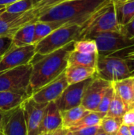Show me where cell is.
Wrapping results in <instances>:
<instances>
[{
  "label": "cell",
  "mask_w": 134,
  "mask_h": 135,
  "mask_svg": "<svg viewBox=\"0 0 134 135\" xmlns=\"http://www.w3.org/2000/svg\"><path fill=\"white\" fill-rule=\"evenodd\" d=\"M74 42L45 55L36 54L31 62L32 73L27 90L30 97L34 92L50 83L65 71L68 66L70 53L73 50Z\"/></svg>",
  "instance_id": "1"
},
{
  "label": "cell",
  "mask_w": 134,
  "mask_h": 135,
  "mask_svg": "<svg viewBox=\"0 0 134 135\" xmlns=\"http://www.w3.org/2000/svg\"><path fill=\"white\" fill-rule=\"evenodd\" d=\"M107 0H66L39 13L38 21L81 26Z\"/></svg>",
  "instance_id": "2"
},
{
  "label": "cell",
  "mask_w": 134,
  "mask_h": 135,
  "mask_svg": "<svg viewBox=\"0 0 134 135\" xmlns=\"http://www.w3.org/2000/svg\"><path fill=\"white\" fill-rule=\"evenodd\" d=\"M122 32V28L118 24L115 2L107 0L81 25V39H90L92 36L104 32Z\"/></svg>",
  "instance_id": "3"
},
{
  "label": "cell",
  "mask_w": 134,
  "mask_h": 135,
  "mask_svg": "<svg viewBox=\"0 0 134 135\" xmlns=\"http://www.w3.org/2000/svg\"><path fill=\"white\" fill-rule=\"evenodd\" d=\"M81 26L77 25H65L53 31L37 43L35 45L36 54L45 55L58 50L71 42L79 40L81 39Z\"/></svg>",
  "instance_id": "4"
},
{
  "label": "cell",
  "mask_w": 134,
  "mask_h": 135,
  "mask_svg": "<svg viewBox=\"0 0 134 135\" xmlns=\"http://www.w3.org/2000/svg\"><path fill=\"white\" fill-rule=\"evenodd\" d=\"M96 77L111 83L131 76L127 62L117 55H98L96 62Z\"/></svg>",
  "instance_id": "5"
},
{
  "label": "cell",
  "mask_w": 134,
  "mask_h": 135,
  "mask_svg": "<svg viewBox=\"0 0 134 135\" xmlns=\"http://www.w3.org/2000/svg\"><path fill=\"white\" fill-rule=\"evenodd\" d=\"M96 41L98 55H118L134 47V40H130L122 32H104L92 36Z\"/></svg>",
  "instance_id": "6"
},
{
  "label": "cell",
  "mask_w": 134,
  "mask_h": 135,
  "mask_svg": "<svg viewBox=\"0 0 134 135\" xmlns=\"http://www.w3.org/2000/svg\"><path fill=\"white\" fill-rule=\"evenodd\" d=\"M31 73V63L0 72V91H27Z\"/></svg>",
  "instance_id": "7"
},
{
  "label": "cell",
  "mask_w": 134,
  "mask_h": 135,
  "mask_svg": "<svg viewBox=\"0 0 134 135\" xmlns=\"http://www.w3.org/2000/svg\"><path fill=\"white\" fill-rule=\"evenodd\" d=\"M6 8V7H5ZM39 10L33 8L21 15H12L5 12V9L0 10V36L12 37L13 34L22 26L37 21Z\"/></svg>",
  "instance_id": "8"
},
{
  "label": "cell",
  "mask_w": 134,
  "mask_h": 135,
  "mask_svg": "<svg viewBox=\"0 0 134 135\" xmlns=\"http://www.w3.org/2000/svg\"><path fill=\"white\" fill-rule=\"evenodd\" d=\"M35 47V44L23 47L11 45L9 49L1 57L0 72L31 63L36 55Z\"/></svg>",
  "instance_id": "9"
},
{
  "label": "cell",
  "mask_w": 134,
  "mask_h": 135,
  "mask_svg": "<svg viewBox=\"0 0 134 135\" xmlns=\"http://www.w3.org/2000/svg\"><path fill=\"white\" fill-rule=\"evenodd\" d=\"M111 84L100 78L94 77L84 92L81 105L89 112H96L103 95Z\"/></svg>",
  "instance_id": "10"
},
{
  "label": "cell",
  "mask_w": 134,
  "mask_h": 135,
  "mask_svg": "<svg viewBox=\"0 0 134 135\" xmlns=\"http://www.w3.org/2000/svg\"><path fill=\"white\" fill-rule=\"evenodd\" d=\"M2 134L28 135L22 104L13 109L2 113Z\"/></svg>",
  "instance_id": "11"
},
{
  "label": "cell",
  "mask_w": 134,
  "mask_h": 135,
  "mask_svg": "<svg viewBox=\"0 0 134 135\" xmlns=\"http://www.w3.org/2000/svg\"><path fill=\"white\" fill-rule=\"evenodd\" d=\"M93 78L84 81L69 85L61 96L54 101L60 112L69 110L81 104L84 92Z\"/></svg>",
  "instance_id": "12"
},
{
  "label": "cell",
  "mask_w": 134,
  "mask_h": 135,
  "mask_svg": "<svg viewBox=\"0 0 134 135\" xmlns=\"http://www.w3.org/2000/svg\"><path fill=\"white\" fill-rule=\"evenodd\" d=\"M47 105V104L36 102L32 97H28L22 103L28 135H39V129Z\"/></svg>",
  "instance_id": "13"
},
{
  "label": "cell",
  "mask_w": 134,
  "mask_h": 135,
  "mask_svg": "<svg viewBox=\"0 0 134 135\" xmlns=\"http://www.w3.org/2000/svg\"><path fill=\"white\" fill-rule=\"evenodd\" d=\"M69 85L64 72L57 78L34 92L30 97L39 104H48L55 101Z\"/></svg>",
  "instance_id": "14"
},
{
  "label": "cell",
  "mask_w": 134,
  "mask_h": 135,
  "mask_svg": "<svg viewBox=\"0 0 134 135\" xmlns=\"http://www.w3.org/2000/svg\"><path fill=\"white\" fill-rule=\"evenodd\" d=\"M61 127H62L61 112L56 106L54 101L50 102L47 104L44 110L39 129V134L44 133H53Z\"/></svg>",
  "instance_id": "15"
},
{
  "label": "cell",
  "mask_w": 134,
  "mask_h": 135,
  "mask_svg": "<svg viewBox=\"0 0 134 135\" xmlns=\"http://www.w3.org/2000/svg\"><path fill=\"white\" fill-rule=\"evenodd\" d=\"M30 97L26 90L0 91V112L4 113L20 106Z\"/></svg>",
  "instance_id": "16"
},
{
  "label": "cell",
  "mask_w": 134,
  "mask_h": 135,
  "mask_svg": "<svg viewBox=\"0 0 134 135\" xmlns=\"http://www.w3.org/2000/svg\"><path fill=\"white\" fill-rule=\"evenodd\" d=\"M64 74L68 84L73 85L96 77V70L82 66H67Z\"/></svg>",
  "instance_id": "17"
},
{
  "label": "cell",
  "mask_w": 134,
  "mask_h": 135,
  "mask_svg": "<svg viewBox=\"0 0 134 135\" xmlns=\"http://www.w3.org/2000/svg\"><path fill=\"white\" fill-rule=\"evenodd\" d=\"M113 85L125 104L130 108L134 102V76L114 82Z\"/></svg>",
  "instance_id": "18"
},
{
  "label": "cell",
  "mask_w": 134,
  "mask_h": 135,
  "mask_svg": "<svg viewBox=\"0 0 134 135\" xmlns=\"http://www.w3.org/2000/svg\"><path fill=\"white\" fill-rule=\"evenodd\" d=\"M36 22V21L28 23L20 28L12 36V45L15 47H23L34 44Z\"/></svg>",
  "instance_id": "19"
},
{
  "label": "cell",
  "mask_w": 134,
  "mask_h": 135,
  "mask_svg": "<svg viewBox=\"0 0 134 135\" xmlns=\"http://www.w3.org/2000/svg\"><path fill=\"white\" fill-rule=\"evenodd\" d=\"M116 16L122 28L134 19V0H124L115 2Z\"/></svg>",
  "instance_id": "20"
},
{
  "label": "cell",
  "mask_w": 134,
  "mask_h": 135,
  "mask_svg": "<svg viewBox=\"0 0 134 135\" xmlns=\"http://www.w3.org/2000/svg\"><path fill=\"white\" fill-rule=\"evenodd\" d=\"M90 112L85 109L82 105L70 108L69 110L61 112L62 119V127L68 129L74 126L82 118H84Z\"/></svg>",
  "instance_id": "21"
},
{
  "label": "cell",
  "mask_w": 134,
  "mask_h": 135,
  "mask_svg": "<svg viewBox=\"0 0 134 135\" xmlns=\"http://www.w3.org/2000/svg\"><path fill=\"white\" fill-rule=\"evenodd\" d=\"M98 53L84 54L75 51L70 53L68 58V66H82L91 68L96 67Z\"/></svg>",
  "instance_id": "22"
},
{
  "label": "cell",
  "mask_w": 134,
  "mask_h": 135,
  "mask_svg": "<svg viewBox=\"0 0 134 135\" xmlns=\"http://www.w3.org/2000/svg\"><path fill=\"white\" fill-rule=\"evenodd\" d=\"M67 25L62 22L58 21H37L35 25V35H34V42L36 45L40 40L44 39L49 34L57 28Z\"/></svg>",
  "instance_id": "23"
},
{
  "label": "cell",
  "mask_w": 134,
  "mask_h": 135,
  "mask_svg": "<svg viewBox=\"0 0 134 135\" xmlns=\"http://www.w3.org/2000/svg\"><path fill=\"white\" fill-rule=\"evenodd\" d=\"M106 116V115L97 112H90L84 118H82L79 122H77L74 126L69 128V131L74 132L84 128L100 125L102 119Z\"/></svg>",
  "instance_id": "24"
},
{
  "label": "cell",
  "mask_w": 134,
  "mask_h": 135,
  "mask_svg": "<svg viewBox=\"0 0 134 135\" xmlns=\"http://www.w3.org/2000/svg\"><path fill=\"white\" fill-rule=\"evenodd\" d=\"M130 108L125 104V103L122 101V100L119 97L118 93L115 89V95L110 104V107H109V109L106 116L112 117V118H121L125 115V113Z\"/></svg>",
  "instance_id": "25"
},
{
  "label": "cell",
  "mask_w": 134,
  "mask_h": 135,
  "mask_svg": "<svg viewBox=\"0 0 134 135\" xmlns=\"http://www.w3.org/2000/svg\"><path fill=\"white\" fill-rule=\"evenodd\" d=\"M122 124V117L112 118L105 116L100 123V129L107 134L116 135Z\"/></svg>",
  "instance_id": "26"
},
{
  "label": "cell",
  "mask_w": 134,
  "mask_h": 135,
  "mask_svg": "<svg viewBox=\"0 0 134 135\" xmlns=\"http://www.w3.org/2000/svg\"><path fill=\"white\" fill-rule=\"evenodd\" d=\"M34 8L32 0H19L6 6L5 12L12 15H21Z\"/></svg>",
  "instance_id": "27"
},
{
  "label": "cell",
  "mask_w": 134,
  "mask_h": 135,
  "mask_svg": "<svg viewBox=\"0 0 134 135\" xmlns=\"http://www.w3.org/2000/svg\"><path fill=\"white\" fill-rule=\"evenodd\" d=\"M73 51L84 54L98 53L96 43L92 39H82L75 41L73 44Z\"/></svg>",
  "instance_id": "28"
},
{
  "label": "cell",
  "mask_w": 134,
  "mask_h": 135,
  "mask_svg": "<svg viewBox=\"0 0 134 135\" xmlns=\"http://www.w3.org/2000/svg\"><path fill=\"white\" fill-rule=\"evenodd\" d=\"M114 95H115V88H114V85L112 83L111 85L106 91L105 94L103 95V98H102V100H101V101L98 106L96 112L102 113V114H104V115H107L108 109H109V107H110V104L113 100Z\"/></svg>",
  "instance_id": "29"
},
{
  "label": "cell",
  "mask_w": 134,
  "mask_h": 135,
  "mask_svg": "<svg viewBox=\"0 0 134 135\" xmlns=\"http://www.w3.org/2000/svg\"><path fill=\"white\" fill-rule=\"evenodd\" d=\"M64 1H66V0H44L43 2H42L39 4H38L37 6H36L34 8L37 9L39 10V15L40 13L47 10V9H49L55 5L61 3Z\"/></svg>",
  "instance_id": "30"
},
{
  "label": "cell",
  "mask_w": 134,
  "mask_h": 135,
  "mask_svg": "<svg viewBox=\"0 0 134 135\" xmlns=\"http://www.w3.org/2000/svg\"><path fill=\"white\" fill-rule=\"evenodd\" d=\"M100 131H101L100 125H97V126L84 128V129L74 131L73 133L74 135H97V134H99Z\"/></svg>",
  "instance_id": "31"
},
{
  "label": "cell",
  "mask_w": 134,
  "mask_h": 135,
  "mask_svg": "<svg viewBox=\"0 0 134 135\" xmlns=\"http://www.w3.org/2000/svg\"><path fill=\"white\" fill-rule=\"evenodd\" d=\"M12 37L0 36V57H2L11 47Z\"/></svg>",
  "instance_id": "32"
},
{
  "label": "cell",
  "mask_w": 134,
  "mask_h": 135,
  "mask_svg": "<svg viewBox=\"0 0 134 135\" xmlns=\"http://www.w3.org/2000/svg\"><path fill=\"white\" fill-rule=\"evenodd\" d=\"M122 123L126 126L134 125V108H130L122 116Z\"/></svg>",
  "instance_id": "33"
},
{
  "label": "cell",
  "mask_w": 134,
  "mask_h": 135,
  "mask_svg": "<svg viewBox=\"0 0 134 135\" xmlns=\"http://www.w3.org/2000/svg\"><path fill=\"white\" fill-rule=\"evenodd\" d=\"M122 33L130 40H134V19L122 28Z\"/></svg>",
  "instance_id": "34"
},
{
  "label": "cell",
  "mask_w": 134,
  "mask_h": 135,
  "mask_svg": "<svg viewBox=\"0 0 134 135\" xmlns=\"http://www.w3.org/2000/svg\"><path fill=\"white\" fill-rule=\"evenodd\" d=\"M116 135H130V132H129L128 126L122 124L121 126V127L119 128V130H118V131L116 134Z\"/></svg>",
  "instance_id": "35"
},
{
  "label": "cell",
  "mask_w": 134,
  "mask_h": 135,
  "mask_svg": "<svg viewBox=\"0 0 134 135\" xmlns=\"http://www.w3.org/2000/svg\"><path fill=\"white\" fill-rule=\"evenodd\" d=\"M69 130L68 129H66L64 127H61L58 130H56L52 135H66V134L68 133Z\"/></svg>",
  "instance_id": "36"
},
{
  "label": "cell",
  "mask_w": 134,
  "mask_h": 135,
  "mask_svg": "<svg viewBox=\"0 0 134 135\" xmlns=\"http://www.w3.org/2000/svg\"><path fill=\"white\" fill-rule=\"evenodd\" d=\"M19 1V0H0V6H9L11 4H13V2Z\"/></svg>",
  "instance_id": "37"
},
{
  "label": "cell",
  "mask_w": 134,
  "mask_h": 135,
  "mask_svg": "<svg viewBox=\"0 0 134 135\" xmlns=\"http://www.w3.org/2000/svg\"><path fill=\"white\" fill-rule=\"evenodd\" d=\"M0 135L2 134V113L0 112Z\"/></svg>",
  "instance_id": "38"
},
{
  "label": "cell",
  "mask_w": 134,
  "mask_h": 135,
  "mask_svg": "<svg viewBox=\"0 0 134 135\" xmlns=\"http://www.w3.org/2000/svg\"><path fill=\"white\" fill-rule=\"evenodd\" d=\"M128 128H129V132L130 135H134V125L128 126Z\"/></svg>",
  "instance_id": "39"
},
{
  "label": "cell",
  "mask_w": 134,
  "mask_h": 135,
  "mask_svg": "<svg viewBox=\"0 0 134 135\" xmlns=\"http://www.w3.org/2000/svg\"><path fill=\"white\" fill-rule=\"evenodd\" d=\"M44 0H32V2H33V6H34V7L36 6H37L38 4H39L40 2H43Z\"/></svg>",
  "instance_id": "40"
},
{
  "label": "cell",
  "mask_w": 134,
  "mask_h": 135,
  "mask_svg": "<svg viewBox=\"0 0 134 135\" xmlns=\"http://www.w3.org/2000/svg\"><path fill=\"white\" fill-rule=\"evenodd\" d=\"M97 135H109V134H106V133H104V132H103V131H101L99 134H97Z\"/></svg>",
  "instance_id": "41"
},
{
  "label": "cell",
  "mask_w": 134,
  "mask_h": 135,
  "mask_svg": "<svg viewBox=\"0 0 134 135\" xmlns=\"http://www.w3.org/2000/svg\"><path fill=\"white\" fill-rule=\"evenodd\" d=\"M54 133V132H53ZM53 133H44V134H41L39 135H52Z\"/></svg>",
  "instance_id": "42"
},
{
  "label": "cell",
  "mask_w": 134,
  "mask_h": 135,
  "mask_svg": "<svg viewBox=\"0 0 134 135\" xmlns=\"http://www.w3.org/2000/svg\"><path fill=\"white\" fill-rule=\"evenodd\" d=\"M66 135H74V134H73V132H71V131H68V133L66 134Z\"/></svg>",
  "instance_id": "43"
},
{
  "label": "cell",
  "mask_w": 134,
  "mask_h": 135,
  "mask_svg": "<svg viewBox=\"0 0 134 135\" xmlns=\"http://www.w3.org/2000/svg\"><path fill=\"white\" fill-rule=\"evenodd\" d=\"M113 1L114 2H122V1H124V0H111Z\"/></svg>",
  "instance_id": "44"
},
{
  "label": "cell",
  "mask_w": 134,
  "mask_h": 135,
  "mask_svg": "<svg viewBox=\"0 0 134 135\" xmlns=\"http://www.w3.org/2000/svg\"><path fill=\"white\" fill-rule=\"evenodd\" d=\"M5 9V6H0V10H1V9Z\"/></svg>",
  "instance_id": "45"
},
{
  "label": "cell",
  "mask_w": 134,
  "mask_h": 135,
  "mask_svg": "<svg viewBox=\"0 0 134 135\" xmlns=\"http://www.w3.org/2000/svg\"><path fill=\"white\" fill-rule=\"evenodd\" d=\"M130 108H134V102H133V104L131 105V107H130Z\"/></svg>",
  "instance_id": "46"
},
{
  "label": "cell",
  "mask_w": 134,
  "mask_h": 135,
  "mask_svg": "<svg viewBox=\"0 0 134 135\" xmlns=\"http://www.w3.org/2000/svg\"><path fill=\"white\" fill-rule=\"evenodd\" d=\"M0 60H1V57H0Z\"/></svg>",
  "instance_id": "47"
}]
</instances>
